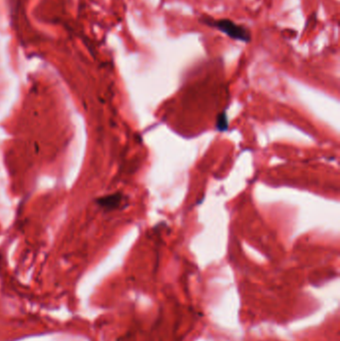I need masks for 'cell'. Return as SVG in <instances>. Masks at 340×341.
Returning a JSON list of instances; mask_svg holds the SVG:
<instances>
[{
    "label": "cell",
    "instance_id": "6da1fadb",
    "mask_svg": "<svg viewBox=\"0 0 340 341\" xmlns=\"http://www.w3.org/2000/svg\"><path fill=\"white\" fill-rule=\"evenodd\" d=\"M203 23L210 25L219 31L225 33L227 36L234 40L242 41V42H249L251 35L250 32L240 24L235 23L230 19H212V18H203Z\"/></svg>",
    "mask_w": 340,
    "mask_h": 341
}]
</instances>
